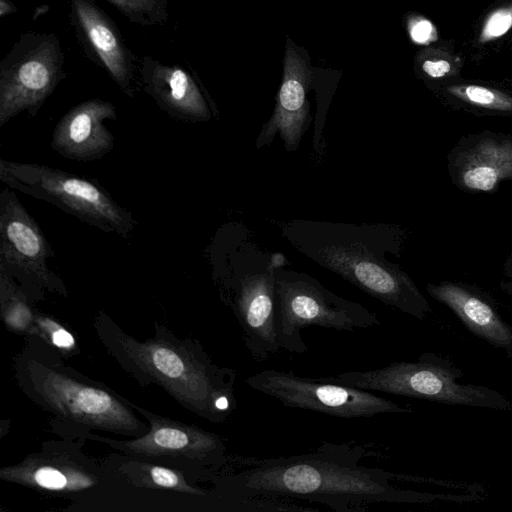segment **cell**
<instances>
[{
    "instance_id": "f1b7e54d",
    "label": "cell",
    "mask_w": 512,
    "mask_h": 512,
    "mask_svg": "<svg viewBox=\"0 0 512 512\" xmlns=\"http://www.w3.org/2000/svg\"><path fill=\"white\" fill-rule=\"evenodd\" d=\"M499 286L504 293L512 297V281L503 279L500 281Z\"/></svg>"
},
{
    "instance_id": "484cf974",
    "label": "cell",
    "mask_w": 512,
    "mask_h": 512,
    "mask_svg": "<svg viewBox=\"0 0 512 512\" xmlns=\"http://www.w3.org/2000/svg\"><path fill=\"white\" fill-rule=\"evenodd\" d=\"M114 5L121 9L127 17L136 22L146 23L148 21H160L164 12L165 0H110Z\"/></svg>"
},
{
    "instance_id": "52a82bcc",
    "label": "cell",
    "mask_w": 512,
    "mask_h": 512,
    "mask_svg": "<svg viewBox=\"0 0 512 512\" xmlns=\"http://www.w3.org/2000/svg\"><path fill=\"white\" fill-rule=\"evenodd\" d=\"M0 179L96 228L129 238L136 222L97 181L44 164L1 159Z\"/></svg>"
},
{
    "instance_id": "ac0fdd59",
    "label": "cell",
    "mask_w": 512,
    "mask_h": 512,
    "mask_svg": "<svg viewBox=\"0 0 512 512\" xmlns=\"http://www.w3.org/2000/svg\"><path fill=\"white\" fill-rule=\"evenodd\" d=\"M128 488L151 489L196 497L204 500L209 510L238 512L237 505L217 491L197 485L184 470L122 453L103 459Z\"/></svg>"
},
{
    "instance_id": "603a6c76",
    "label": "cell",
    "mask_w": 512,
    "mask_h": 512,
    "mask_svg": "<svg viewBox=\"0 0 512 512\" xmlns=\"http://www.w3.org/2000/svg\"><path fill=\"white\" fill-rule=\"evenodd\" d=\"M512 28V0L494 8L484 18L478 43L486 44L495 41L509 32Z\"/></svg>"
},
{
    "instance_id": "5b68a950",
    "label": "cell",
    "mask_w": 512,
    "mask_h": 512,
    "mask_svg": "<svg viewBox=\"0 0 512 512\" xmlns=\"http://www.w3.org/2000/svg\"><path fill=\"white\" fill-rule=\"evenodd\" d=\"M462 377V370L449 357L427 351L414 361L319 379L445 405L512 411V401L504 394L485 385L458 382Z\"/></svg>"
},
{
    "instance_id": "2e32d148",
    "label": "cell",
    "mask_w": 512,
    "mask_h": 512,
    "mask_svg": "<svg viewBox=\"0 0 512 512\" xmlns=\"http://www.w3.org/2000/svg\"><path fill=\"white\" fill-rule=\"evenodd\" d=\"M426 291L448 307L468 331L503 351L512 361V326L501 316L489 294L459 281L428 283Z\"/></svg>"
},
{
    "instance_id": "4fadbf2b",
    "label": "cell",
    "mask_w": 512,
    "mask_h": 512,
    "mask_svg": "<svg viewBox=\"0 0 512 512\" xmlns=\"http://www.w3.org/2000/svg\"><path fill=\"white\" fill-rule=\"evenodd\" d=\"M276 265L253 267L229 283L224 300L235 315L244 344L256 362H264L280 349L276 330Z\"/></svg>"
},
{
    "instance_id": "7a4b0ae2",
    "label": "cell",
    "mask_w": 512,
    "mask_h": 512,
    "mask_svg": "<svg viewBox=\"0 0 512 512\" xmlns=\"http://www.w3.org/2000/svg\"><path fill=\"white\" fill-rule=\"evenodd\" d=\"M93 325L106 352L139 385L161 387L183 408L214 424L236 409V370L218 366L197 340L179 338L155 323L153 336L140 341L103 311Z\"/></svg>"
},
{
    "instance_id": "8992f818",
    "label": "cell",
    "mask_w": 512,
    "mask_h": 512,
    "mask_svg": "<svg viewBox=\"0 0 512 512\" xmlns=\"http://www.w3.org/2000/svg\"><path fill=\"white\" fill-rule=\"evenodd\" d=\"M132 407L149 423L139 437L118 440L92 431H74L61 437L107 444L119 453L172 466L187 472L197 482H210L232 461L224 439L194 424L155 414L133 402Z\"/></svg>"
},
{
    "instance_id": "44dd1931",
    "label": "cell",
    "mask_w": 512,
    "mask_h": 512,
    "mask_svg": "<svg viewBox=\"0 0 512 512\" xmlns=\"http://www.w3.org/2000/svg\"><path fill=\"white\" fill-rule=\"evenodd\" d=\"M1 316L7 328L24 336H35V314L27 294L0 269Z\"/></svg>"
},
{
    "instance_id": "4316f807",
    "label": "cell",
    "mask_w": 512,
    "mask_h": 512,
    "mask_svg": "<svg viewBox=\"0 0 512 512\" xmlns=\"http://www.w3.org/2000/svg\"><path fill=\"white\" fill-rule=\"evenodd\" d=\"M406 28L412 42L429 45L438 39L435 25L426 17L418 14L406 15Z\"/></svg>"
},
{
    "instance_id": "9a60e30c",
    "label": "cell",
    "mask_w": 512,
    "mask_h": 512,
    "mask_svg": "<svg viewBox=\"0 0 512 512\" xmlns=\"http://www.w3.org/2000/svg\"><path fill=\"white\" fill-rule=\"evenodd\" d=\"M451 182L469 192H494L512 181V134L482 131L458 140L447 155Z\"/></svg>"
},
{
    "instance_id": "d4e9b609",
    "label": "cell",
    "mask_w": 512,
    "mask_h": 512,
    "mask_svg": "<svg viewBox=\"0 0 512 512\" xmlns=\"http://www.w3.org/2000/svg\"><path fill=\"white\" fill-rule=\"evenodd\" d=\"M416 64L431 79H441L456 73L454 61L444 52L426 49L416 56Z\"/></svg>"
},
{
    "instance_id": "d6986e66",
    "label": "cell",
    "mask_w": 512,
    "mask_h": 512,
    "mask_svg": "<svg viewBox=\"0 0 512 512\" xmlns=\"http://www.w3.org/2000/svg\"><path fill=\"white\" fill-rule=\"evenodd\" d=\"M144 89L169 115L188 122H206L213 111L205 90L185 70L149 60L143 63Z\"/></svg>"
},
{
    "instance_id": "277c9868",
    "label": "cell",
    "mask_w": 512,
    "mask_h": 512,
    "mask_svg": "<svg viewBox=\"0 0 512 512\" xmlns=\"http://www.w3.org/2000/svg\"><path fill=\"white\" fill-rule=\"evenodd\" d=\"M14 377L22 393L55 419V433L95 430L134 438L150 429L130 400L67 365L39 337L26 336L14 358Z\"/></svg>"
},
{
    "instance_id": "7c38bea8",
    "label": "cell",
    "mask_w": 512,
    "mask_h": 512,
    "mask_svg": "<svg viewBox=\"0 0 512 512\" xmlns=\"http://www.w3.org/2000/svg\"><path fill=\"white\" fill-rule=\"evenodd\" d=\"M53 255L38 223L16 195L4 189L0 195V268L51 293L67 296L65 284L48 265Z\"/></svg>"
},
{
    "instance_id": "6da1fadb",
    "label": "cell",
    "mask_w": 512,
    "mask_h": 512,
    "mask_svg": "<svg viewBox=\"0 0 512 512\" xmlns=\"http://www.w3.org/2000/svg\"><path fill=\"white\" fill-rule=\"evenodd\" d=\"M366 450L359 445L324 441L314 451L288 457H232L210 483L234 502L249 499H301L336 512H365L382 503L414 504L435 495L392 484L398 474L360 463Z\"/></svg>"
},
{
    "instance_id": "30bf717a",
    "label": "cell",
    "mask_w": 512,
    "mask_h": 512,
    "mask_svg": "<svg viewBox=\"0 0 512 512\" xmlns=\"http://www.w3.org/2000/svg\"><path fill=\"white\" fill-rule=\"evenodd\" d=\"M247 385L290 408L324 413L339 418L374 417L385 413H412L371 391L303 377L293 371L267 369L250 375Z\"/></svg>"
},
{
    "instance_id": "83f0119b",
    "label": "cell",
    "mask_w": 512,
    "mask_h": 512,
    "mask_svg": "<svg viewBox=\"0 0 512 512\" xmlns=\"http://www.w3.org/2000/svg\"><path fill=\"white\" fill-rule=\"evenodd\" d=\"M503 272L506 280L512 281V252L507 257L504 265H503Z\"/></svg>"
},
{
    "instance_id": "7402d4cb",
    "label": "cell",
    "mask_w": 512,
    "mask_h": 512,
    "mask_svg": "<svg viewBox=\"0 0 512 512\" xmlns=\"http://www.w3.org/2000/svg\"><path fill=\"white\" fill-rule=\"evenodd\" d=\"M461 104L491 114L512 115V95L493 87L477 84H452L445 88Z\"/></svg>"
},
{
    "instance_id": "ffe728a7",
    "label": "cell",
    "mask_w": 512,
    "mask_h": 512,
    "mask_svg": "<svg viewBox=\"0 0 512 512\" xmlns=\"http://www.w3.org/2000/svg\"><path fill=\"white\" fill-rule=\"evenodd\" d=\"M82 38L122 91L133 97L129 52L110 19L89 0H71Z\"/></svg>"
},
{
    "instance_id": "8fae6325",
    "label": "cell",
    "mask_w": 512,
    "mask_h": 512,
    "mask_svg": "<svg viewBox=\"0 0 512 512\" xmlns=\"http://www.w3.org/2000/svg\"><path fill=\"white\" fill-rule=\"evenodd\" d=\"M62 65L54 36L25 35L2 62L0 127L22 111L34 117L62 79Z\"/></svg>"
},
{
    "instance_id": "3957f363",
    "label": "cell",
    "mask_w": 512,
    "mask_h": 512,
    "mask_svg": "<svg viewBox=\"0 0 512 512\" xmlns=\"http://www.w3.org/2000/svg\"><path fill=\"white\" fill-rule=\"evenodd\" d=\"M281 230L300 253L385 305L418 320L430 313L414 281L385 257L400 256L406 234L399 226L296 219Z\"/></svg>"
},
{
    "instance_id": "ba28073f",
    "label": "cell",
    "mask_w": 512,
    "mask_h": 512,
    "mask_svg": "<svg viewBox=\"0 0 512 512\" xmlns=\"http://www.w3.org/2000/svg\"><path fill=\"white\" fill-rule=\"evenodd\" d=\"M276 330L280 348L290 353L308 350L301 330L319 326L337 331H354L380 325L377 315L363 305L342 298L314 277L277 266Z\"/></svg>"
},
{
    "instance_id": "e0dca14e",
    "label": "cell",
    "mask_w": 512,
    "mask_h": 512,
    "mask_svg": "<svg viewBox=\"0 0 512 512\" xmlns=\"http://www.w3.org/2000/svg\"><path fill=\"white\" fill-rule=\"evenodd\" d=\"M115 106L101 99L86 100L65 113L54 128L52 149L76 161H93L114 148L105 120L116 119Z\"/></svg>"
},
{
    "instance_id": "5bb4252c",
    "label": "cell",
    "mask_w": 512,
    "mask_h": 512,
    "mask_svg": "<svg viewBox=\"0 0 512 512\" xmlns=\"http://www.w3.org/2000/svg\"><path fill=\"white\" fill-rule=\"evenodd\" d=\"M317 71L308 50L286 35L275 107L256 138V148L269 146L276 134L280 135L286 151L298 148L312 120L308 94L314 87Z\"/></svg>"
},
{
    "instance_id": "cb8c5ba5",
    "label": "cell",
    "mask_w": 512,
    "mask_h": 512,
    "mask_svg": "<svg viewBox=\"0 0 512 512\" xmlns=\"http://www.w3.org/2000/svg\"><path fill=\"white\" fill-rule=\"evenodd\" d=\"M35 325L36 337L41 338L58 350H66L72 353L76 345L74 337L56 320L36 312Z\"/></svg>"
},
{
    "instance_id": "9c48e42d",
    "label": "cell",
    "mask_w": 512,
    "mask_h": 512,
    "mask_svg": "<svg viewBox=\"0 0 512 512\" xmlns=\"http://www.w3.org/2000/svg\"><path fill=\"white\" fill-rule=\"evenodd\" d=\"M50 440L41 450L0 469V478L25 488L62 496L75 502L96 501L128 488L104 461L83 453L80 439Z\"/></svg>"
}]
</instances>
